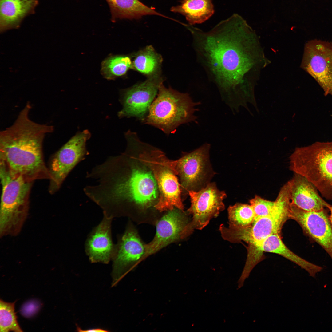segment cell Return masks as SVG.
Wrapping results in <instances>:
<instances>
[{
	"label": "cell",
	"mask_w": 332,
	"mask_h": 332,
	"mask_svg": "<svg viewBox=\"0 0 332 332\" xmlns=\"http://www.w3.org/2000/svg\"><path fill=\"white\" fill-rule=\"evenodd\" d=\"M162 82V79L157 73L151 75L144 81L122 91L120 101L123 108L118 113V117L121 118L133 117L143 121Z\"/></svg>",
	"instance_id": "5bb4252c"
},
{
	"label": "cell",
	"mask_w": 332,
	"mask_h": 332,
	"mask_svg": "<svg viewBox=\"0 0 332 332\" xmlns=\"http://www.w3.org/2000/svg\"><path fill=\"white\" fill-rule=\"evenodd\" d=\"M132 66V62L128 57L112 56L103 61L101 72L105 78L112 79L124 75Z\"/></svg>",
	"instance_id": "cb8c5ba5"
},
{
	"label": "cell",
	"mask_w": 332,
	"mask_h": 332,
	"mask_svg": "<svg viewBox=\"0 0 332 332\" xmlns=\"http://www.w3.org/2000/svg\"><path fill=\"white\" fill-rule=\"evenodd\" d=\"M139 157L152 171L159 190L155 208L161 212L177 208L184 211L181 190L172 168L171 160L161 150L141 141L136 147Z\"/></svg>",
	"instance_id": "ba28073f"
},
{
	"label": "cell",
	"mask_w": 332,
	"mask_h": 332,
	"mask_svg": "<svg viewBox=\"0 0 332 332\" xmlns=\"http://www.w3.org/2000/svg\"><path fill=\"white\" fill-rule=\"evenodd\" d=\"M301 66L332 95V42L314 39L305 45Z\"/></svg>",
	"instance_id": "4fadbf2b"
},
{
	"label": "cell",
	"mask_w": 332,
	"mask_h": 332,
	"mask_svg": "<svg viewBox=\"0 0 332 332\" xmlns=\"http://www.w3.org/2000/svg\"><path fill=\"white\" fill-rule=\"evenodd\" d=\"M30 102L20 112L13 124L0 132V162L12 174L33 181L49 179L45 164L43 143L53 126L36 123L29 118Z\"/></svg>",
	"instance_id": "3957f363"
},
{
	"label": "cell",
	"mask_w": 332,
	"mask_h": 332,
	"mask_svg": "<svg viewBox=\"0 0 332 332\" xmlns=\"http://www.w3.org/2000/svg\"><path fill=\"white\" fill-rule=\"evenodd\" d=\"M0 177V235L15 236L20 231L28 214L33 182L12 174L1 162Z\"/></svg>",
	"instance_id": "5b68a950"
},
{
	"label": "cell",
	"mask_w": 332,
	"mask_h": 332,
	"mask_svg": "<svg viewBox=\"0 0 332 332\" xmlns=\"http://www.w3.org/2000/svg\"><path fill=\"white\" fill-rule=\"evenodd\" d=\"M289 163L291 171L306 178L326 198L332 200V142L296 148Z\"/></svg>",
	"instance_id": "52a82bcc"
},
{
	"label": "cell",
	"mask_w": 332,
	"mask_h": 332,
	"mask_svg": "<svg viewBox=\"0 0 332 332\" xmlns=\"http://www.w3.org/2000/svg\"><path fill=\"white\" fill-rule=\"evenodd\" d=\"M15 302H7L0 299V332L22 331L18 322L14 311Z\"/></svg>",
	"instance_id": "484cf974"
},
{
	"label": "cell",
	"mask_w": 332,
	"mask_h": 332,
	"mask_svg": "<svg viewBox=\"0 0 332 332\" xmlns=\"http://www.w3.org/2000/svg\"><path fill=\"white\" fill-rule=\"evenodd\" d=\"M287 183L292 204L303 210L308 211L322 210L331 205L318 194L316 188L305 177L294 173Z\"/></svg>",
	"instance_id": "ac0fdd59"
},
{
	"label": "cell",
	"mask_w": 332,
	"mask_h": 332,
	"mask_svg": "<svg viewBox=\"0 0 332 332\" xmlns=\"http://www.w3.org/2000/svg\"><path fill=\"white\" fill-rule=\"evenodd\" d=\"M38 0H0L1 32L19 27L24 18L34 12Z\"/></svg>",
	"instance_id": "d6986e66"
},
{
	"label": "cell",
	"mask_w": 332,
	"mask_h": 332,
	"mask_svg": "<svg viewBox=\"0 0 332 332\" xmlns=\"http://www.w3.org/2000/svg\"><path fill=\"white\" fill-rule=\"evenodd\" d=\"M112 219L104 216L100 223L89 234L85 243V251L92 263L108 264L112 259L115 245L111 231Z\"/></svg>",
	"instance_id": "e0dca14e"
},
{
	"label": "cell",
	"mask_w": 332,
	"mask_h": 332,
	"mask_svg": "<svg viewBox=\"0 0 332 332\" xmlns=\"http://www.w3.org/2000/svg\"><path fill=\"white\" fill-rule=\"evenodd\" d=\"M229 225L245 227L251 225L255 219L252 206L237 203L228 208Z\"/></svg>",
	"instance_id": "d4e9b609"
},
{
	"label": "cell",
	"mask_w": 332,
	"mask_h": 332,
	"mask_svg": "<svg viewBox=\"0 0 332 332\" xmlns=\"http://www.w3.org/2000/svg\"><path fill=\"white\" fill-rule=\"evenodd\" d=\"M188 193L191 205L187 212L192 215V220L184 227L181 239L188 237L195 230L204 228L225 209L223 200L226 194L219 191L214 183H209L198 191H190Z\"/></svg>",
	"instance_id": "30bf717a"
},
{
	"label": "cell",
	"mask_w": 332,
	"mask_h": 332,
	"mask_svg": "<svg viewBox=\"0 0 332 332\" xmlns=\"http://www.w3.org/2000/svg\"><path fill=\"white\" fill-rule=\"evenodd\" d=\"M210 148L209 144L205 143L179 159L172 160L173 171L180 177L185 192L198 191L209 183L214 174L209 160Z\"/></svg>",
	"instance_id": "8fae6325"
},
{
	"label": "cell",
	"mask_w": 332,
	"mask_h": 332,
	"mask_svg": "<svg viewBox=\"0 0 332 332\" xmlns=\"http://www.w3.org/2000/svg\"><path fill=\"white\" fill-rule=\"evenodd\" d=\"M145 245L134 227L128 224L123 234L118 237L112 259L113 281L116 286L140 262L145 251Z\"/></svg>",
	"instance_id": "7c38bea8"
},
{
	"label": "cell",
	"mask_w": 332,
	"mask_h": 332,
	"mask_svg": "<svg viewBox=\"0 0 332 332\" xmlns=\"http://www.w3.org/2000/svg\"><path fill=\"white\" fill-rule=\"evenodd\" d=\"M257 251L261 256L264 252L279 254L305 270L313 277L322 269L321 267L307 261L290 250L283 243L279 234H273L268 236L261 243Z\"/></svg>",
	"instance_id": "ffe728a7"
},
{
	"label": "cell",
	"mask_w": 332,
	"mask_h": 332,
	"mask_svg": "<svg viewBox=\"0 0 332 332\" xmlns=\"http://www.w3.org/2000/svg\"><path fill=\"white\" fill-rule=\"evenodd\" d=\"M171 10L184 15L190 25L204 22L214 13L211 0H183Z\"/></svg>",
	"instance_id": "7402d4cb"
},
{
	"label": "cell",
	"mask_w": 332,
	"mask_h": 332,
	"mask_svg": "<svg viewBox=\"0 0 332 332\" xmlns=\"http://www.w3.org/2000/svg\"><path fill=\"white\" fill-rule=\"evenodd\" d=\"M157 221L153 239L145 245V251L140 262L169 244L181 239L182 232L188 223L186 214L177 208L168 211Z\"/></svg>",
	"instance_id": "2e32d148"
},
{
	"label": "cell",
	"mask_w": 332,
	"mask_h": 332,
	"mask_svg": "<svg viewBox=\"0 0 332 332\" xmlns=\"http://www.w3.org/2000/svg\"><path fill=\"white\" fill-rule=\"evenodd\" d=\"M249 203L254 212L255 220L270 215L274 210L275 204V201L266 200L257 195L250 199Z\"/></svg>",
	"instance_id": "4316f807"
},
{
	"label": "cell",
	"mask_w": 332,
	"mask_h": 332,
	"mask_svg": "<svg viewBox=\"0 0 332 332\" xmlns=\"http://www.w3.org/2000/svg\"><path fill=\"white\" fill-rule=\"evenodd\" d=\"M157 96L142 123L153 126L169 135L175 133L181 125L196 121V108L200 101L194 102L189 94L182 93L160 84Z\"/></svg>",
	"instance_id": "277c9868"
},
{
	"label": "cell",
	"mask_w": 332,
	"mask_h": 332,
	"mask_svg": "<svg viewBox=\"0 0 332 332\" xmlns=\"http://www.w3.org/2000/svg\"><path fill=\"white\" fill-rule=\"evenodd\" d=\"M275 202L274 210L270 215L255 220L248 226L226 227L221 224L219 230L223 238L234 243L243 241L248 245L247 255L257 254L263 241L271 235L279 234L283 223L289 218L290 200L286 188H281Z\"/></svg>",
	"instance_id": "8992f818"
},
{
	"label": "cell",
	"mask_w": 332,
	"mask_h": 332,
	"mask_svg": "<svg viewBox=\"0 0 332 332\" xmlns=\"http://www.w3.org/2000/svg\"><path fill=\"white\" fill-rule=\"evenodd\" d=\"M108 3L113 22L117 19H138L142 16L155 15L166 17L139 0H105Z\"/></svg>",
	"instance_id": "44dd1931"
},
{
	"label": "cell",
	"mask_w": 332,
	"mask_h": 332,
	"mask_svg": "<svg viewBox=\"0 0 332 332\" xmlns=\"http://www.w3.org/2000/svg\"><path fill=\"white\" fill-rule=\"evenodd\" d=\"M162 59L153 47L149 46L138 53L133 62V66L143 74L152 75L157 73Z\"/></svg>",
	"instance_id": "603a6c76"
},
{
	"label": "cell",
	"mask_w": 332,
	"mask_h": 332,
	"mask_svg": "<svg viewBox=\"0 0 332 332\" xmlns=\"http://www.w3.org/2000/svg\"><path fill=\"white\" fill-rule=\"evenodd\" d=\"M199 58L213 78L222 100L236 105L252 87L245 77L265 60L255 32L240 15L234 14L209 31L192 27Z\"/></svg>",
	"instance_id": "6da1fadb"
},
{
	"label": "cell",
	"mask_w": 332,
	"mask_h": 332,
	"mask_svg": "<svg viewBox=\"0 0 332 332\" xmlns=\"http://www.w3.org/2000/svg\"><path fill=\"white\" fill-rule=\"evenodd\" d=\"M77 331L78 332H107L109 331L100 328H92L86 330H83L81 329L77 325H76Z\"/></svg>",
	"instance_id": "f1b7e54d"
},
{
	"label": "cell",
	"mask_w": 332,
	"mask_h": 332,
	"mask_svg": "<svg viewBox=\"0 0 332 332\" xmlns=\"http://www.w3.org/2000/svg\"><path fill=\"white\" fill-rule=\"evenodd\" d=\"M39 304L35 301H30L25 303L22 306L21 313L23 316L29 317L34 314L39 308Z\"/></svg>",
	"instance_id": "83f0119b"
},
{
	"label": "cell",
	"mask_w": 332,
	"mask_h": 332,
	"mask_svg": "<svg viewBox=\"0 0 332 332\" xmlns=\"http://www.w3.org/2000/svg\"><path fill=\"white\" fill-rule=\"evenodd\" d=\"M289 218L295 220L310 238L323 248L332 259V227L324 209L308 211L291 203Z\"/></svg>",
	"instance_id": "9a60e30c"
},
{
	"label": "cell",
	"mask_w": 332,
	"mask_h": 332,
	"mask_svg": "<svg viewBox=\"0 0 332 332\" xmlns=\"http://www.w3.org/2000/svg\"><path fill=\"white\" fill-rule=\"evenodd\" d=\"M329 210L330 211V215L329 218L330 224L332 227V206H331V207Z\"/></svg>",
	"instance_id": "f546056e"
},
{
	"label": "cell",
	"mask_w": 332,
	"mask_h": 332,
	"mask_svg": "<svg viewBox=\"0 0 332 332\" xmlns=\"http://www.w3.org/2000/svg\"><path fill=\"white\" fill-rule=\"evenodd\" d=\"M132 152L111 156L87 172L94 184L84 188L86 196L111 219L130 215L132 209L146 211L159 196L158 186L148 167Z\"/></svg>",
	"instance_id": "7a4b0ae2"
},
{
	"label": "cell",
	"mask_w": 332,
	"mask_h": 332,
	"mask_svg": "<svg viewBox=\"0 0 332 332\" xmlns=\"http://www.w3.org/2000/svg\"><path fill=\"white\" fill-rule=\"evenodd\" d=\"M90 136L87 130L77 132L53 156L48 167L50 193L59 189L70 172L89 154L86 142Z\"/></svg>",
	"instance_id": "9c48e42d"
}]
</instances>
